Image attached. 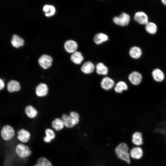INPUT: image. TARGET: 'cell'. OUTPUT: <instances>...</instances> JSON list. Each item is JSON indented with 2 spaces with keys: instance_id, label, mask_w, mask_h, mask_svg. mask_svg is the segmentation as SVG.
Wrapping results in <instances>:
<instances>
[{
  "instance_id": "cell-1",
  "label": "cell",
  "mask_w": 166,
  "mask_h": 166,
  "mask_svg": "<svg viewBox=\"0 0 166 166\" xmlns=\"http://www.w3.org/2000/svg\"><path fill=\"white\" fill-rule=\"evenodd\" d=\"M128 151V146L124 142L119 144L114 149L115 155L119 159L129 164L130 163V156Z\"/></svg>"
},
{
  "instance_id": "cell-2",
  "label": "cell",
  "mask_w": 166,
  "mask_h": 166,
  "mask_svg": "<svg viewBox=\"0 0 166 166\" xmlns=\"http://www.w3.org/2000/svg\"><path fill=\"white\" fill-rule=\"evenodd\" d=\"M17 154L22 158H25L29 156L31 153L29 147L22 144L17 145L15 148Z\"/></svg>"
},
{
  "instance_id": "cell-3",
  "label": "cell",
  "mask_w": 166,
  "mask_h": 166,
  "mask_svg": "<svg viewBox=\"0 0 166 166\" xmlns=\"http://www.w3.org/2000/svg\"><path fill=\"white\" fill-rule=\"evenodd\" d=\"M128 79L130 84L134 86H138L141 83L143 76L139 72L134 71L128 74Z\"/></svg>"
},
{
  "instance_id": "cell-4",
  "label": "cell",
  "mask_w": 166,
  "mask_h": 166,
  "mask_svg": "<svg viewBox=\"0 0 166 166\" xmlns=\"http://www.w3.org/2000/svg\"><path fill=\"white\" fill-rule=\"evenodd\" d=\"M15 132L13 128L10 126L6 125L4 126L1 131L2 138L4 140H9L14 136Z\"/></svg>"
},
{
  "instance_id": "cell-5",
  "label": "cell",
  "mask_w": 166,
  "mask_h": 166,
  "mask_svg": "<svg viewBox=\"0 0 166 166\" xmlns=\"http://www.w3.org/2000/svg\"><path fill=\"white\" fill-rule=\"evenodd\" d=\"M114 22L121 26L127 25L130 21L129 15L125 13H122L119 16H115L113 19Z\"/></svg>"
},
{
  "instance_id": "cell-6",
  "label": "cell",
  "mask_w": 166,
  "mask_h": 166,
  "mask_svg": "<svg viewBox=\"0 0 166 166\" xmlns=\"http://www.w3.org/2000/svg\"><path fill=\"white\" fill-rule=\"evenodd\" d=\"M152 76L153 80L157 82H163L165 79V75L160 69L156 68L153 69L152 72Z\"/></svg>"
},
{
  "instance_id": "cell-7",
  "label": "cell",
  "mask_w": 166,
  "mask_h": 166,
  "mask_svg": "<svg viewBox=\"0 0 166 166\" xmlns=\"http://www.w3.org/2000/svg\"><path fill=\"white\" fill-rule=\"evenodd\" d=\"M52 61V58L50 56L45 54L41 56L38 61L40 65L44 69H47L50 67Z\"/></svg>"
},
{
  "instance_id": "cell-8",
  "label": "cell",
  "mask_w": 166,
  "mask_h": 166,
  "mask_svg": "<svg viewBox=\"0 0 166 166\" xmlns=\"http://www.w3.org/2000/svg\"><path fill=\"white\" fill-rule=\"evenodd\" d=\"M133 18L135 21L140 24L146 25L148 22L147 15L142 11L136 12Z\"/></svg>"
},
{
  "instance_id": "cell-9",
  "label": "cell",
  "mask_w": 166,
  "mask_h": 166,
  "mask_svg": "<svg viewBox=\"0 0 166 166\" xmlns=\"http://www.w3.org/2000/svg\"><path fill=\"white\" fill-rule=\"evenodd\" d=\"M30 133L24 129H21L18 132L17 138L22 142H28L30 139Z\"/></svg>"
},
{
  "instance_id": "cell-10",
  "label": "cell",
  "mask_w": 166,
  "mask_h": 166,
  "mask_svg": "<svg viewBox=\"0 0 166 166\" xmlns=\"http://www.w3.org/2000/svg\"><path fill=\"white\" fill-rule=\"evenodd\" d=\"M114 81L111 78L106 77L103 78L101 81V86L104 89L108 90L111 89L114 86Z\"/></svg>"
},
{
  "instance_id": "cell-11",
  "label": "cell",
  "mask_w": 166,
  "mask_h": 166,
  "mask_svg": "<svg viewBox=\"0 0 166 166\" xmlns=\"http://www.w3.org/2000/svg\"><path fill=\"white\" fill-rule=\"evenodd\" d=\"M48 92V88L46 84L41 83L36 87V93L38 97H42L45 96Z\"/></svg>"
},
{
  "instance_id": "cell-12",
  "label": "cell",
  "mask_w": 166,
  "mask_h": 166,
  "mask_svg": "<svg viewBox=\"0 0 166 166\" xmlns=\"http://www.w3.org/2000/svg\"><path fill=\"white\" fill-rule=\"evenodd\" d=\"M65 50L69 53H73L76 51L77 48V44L75 41L69 40L65 42L64 45Z\"/></svg>"
},
{
  "instance_id": "cell-13",
  "label": "cell",
  "mask_w": 166,
  "mask_h": 166,
  "mask_svg": "<svg viewBox=\"0 0 166 166\" xmlns=\"http://www.w3.org/2000/svg\"><path fill=\"white\" fill-rule=\"evenodd\" d=\"M128 88V85L125 82L120 81L117 83L114 89L116 93H121L124 91H127Z\"/></svg>"
},
{
  "instance_id": "cell-14",
  "label": "cell",
  "mask_w": 166,
  "mask_h": 166,
  "mask_svg": "<svg viewBox=\"0 0 166 166\" xmlns=\"http://www.w3.org/2000/svg\"><path fill=\"white\" fill-rule=\"evenodd\" d=\"M130 156L132 158L139 159L142 156L143 152L142 149L139 147L132 148L130 151Z\"/></svg>"
},
{
  "instance_id": "cell-15",
  "label": "cell",
  "mask_w": 166,
  "mask_h": 166,
  "mask_svg": "<svg viewBox=\"0 0 166 166\" xmlns=\"http://www.w3.org/2000/svg\"><path fill=\"white\" fill-rule=\"evenodd\" d=\"M94 65L90 61L85 62L81 68V71L85 73L89 74L92 73L94 70Z\"/></svg>"
},
{
  "instance_id": "cell-16",
  "label": "cell",
  "mask_w": 166,
  "mask_h": 166,
  "mask_svg": "<svg viewBox=\"0 0 166 166\" xmlns=\"http://www.w3.org/2000/svg\"><path fill=\"white\" fill-rule=\"evenodd\" d=\"M20 89L19 83L17 81L12 80L9 81L7 85V89L10 92L18 91Z\"/></svg>"
},
{
  "instance_id": "cell-17",
  "label": "cell",
  "mask_w": 166,
  "mask_h": 166,
  "mask_svg": "<svg viewBox=\"0 0 166 166\" xmlns=\"http://www.w3.org/2000/svg\"><path fill=\"white\" fill-rule=\"evenodd\" d=\"M132 141L135 145H140L142 144L143 141L142 133L139 132H134L132 136Z\"/></svg>"
},
{
  "instance_id": "cell-18",
  "label": "cell",
  "mask_w": 166,
  "mask_h": 166,
  "mask_svg": "<svg viewBox=\"0 0 166 166\" xmlns=\"http://www.w3.org/2000/svg\"><path fill=\"white\" fill-rule=\"evenodd\" d=\"M11 43L14 47L18 48L24 45V42L23 39L20 37L15 34L13 36Z\"/></svg>"
},
{
  "instance_id": "cell-19",
  "label": "cell",
  "mask_w": 166,
  "mask_h": 166,
  "mask_svg": "<svg viewBox=\"0 0 166 166\" xmlns=\"http://www.w3.org/2000/svg\"><path fill=\"white\" fill-rule=\"evenodd\" d=\"M142 54L141 49L137 46H133L131 48L129 51L130 56L134 59L140 57Z\"/></svg>"
},
{
  "instance_id": "cell-20",
  "label": "cell",
  "mask_w": 166,
  "mask_h": 166,
  "mask_svg": "<svg viewBox=\"0 0 166 166\" xmlns=\"http://www.w3.org/2000/svg\"><path fill=\"white\" fill-rule=\"evenodd\" d=\"M70 59L74 63L79 64L83 61L84 57L81 52L75 51L72 54Z\"/></svg>"
},
{
  "instance_id": "cell-21",
  "label": "cell",
  "mask_w": 166,
  "mask_h": 166,
  "mask_svg": "<svg viewBox=\"0 0 166 166\" xmlns=\"http://www.w3.org/2000/svg\"><path fill=\"white\" fill-rule=\"evenodd\" d=\"M108 39V36L103 33H98L94 36L93 38L94 42L97 44L101 43L104 42L106 41Z\"/></svg>"
},
{
  "instance_id": "cell-22",
  "label": "cell",
  "mask_w": 166,
  "mask_h": 166,
  "mask_svg": "<svg viewBox=\"0 0 166 166\" xmlns=\"http://www.w3.org/2000/svg\"><path fill=\"white\" fill-rule=\"evenodd\" d=\"M52 126L57 131L61 130L65 126L62 120L59 118H56L52 121Z\"/></svg>"
},
{
  "instance_id": "cell-23",
  "label": "cell",
  "mask_w": 166,
  "mask_h": 166,
  "mask_svg": "<svg viewBox=\"0 0 166 166\" xmlns=\"http://www.w3.org/2000/svg\"><path fill=\"white\" fill-rule=\"evenodd\" d=\"M45 136L43 138L44 141L46 143H49L55 136L54 131L51 129L47 128L45 131Z\"/></svg>"
},
{
  "instance_id": "cell-24",
  "label": "cell",
  "mask_w": 166,
  "mask_h": 166,
  "mask_svg": "<svg viewBox=\"0 0 166 166\" xmlns=\"http://www.w3.org/2000/svg\"><path fill=\"white\" fill-rule=\"evenodd\" d=\"M61 119L64 123L65 126L66 128H71L74 126L70 116L63 114L62 116Z\"/></svg>"
},
{
  "instance_id": "cell-25",
  "label": "cell",
  "mask_w": 166,
  "mask_h": 166,
  "mask_svg": "<svg viewBox=\"0 0 166 166\" xmlns=\"http://www.w3.org/2000/svg\"><path fill=\"white\" fill-rule=\"evenodd\" d=\"M96 72L99 74L106 75L108 72V68L102 63H98L96 66Z\"/></svg>"
},
{
  "instance_id": "cell-26",
  "label": "cell",
  "mask_w": 166,
  "mask_h": 166,
  "mask_svg": "<svg viewBox=\"0 0 166 166\" xmlns=\"http://www.w3.org/2000/svg\"><path fill=\"white\" fill-rule=\"evenodd\" d=\"M25 112L27 116L30 118L35 117L38 114L36 109L31 105H28L26 107Z\"/></svg>"
},
{
  "instance_id": "cell-27",
  "label": "cell",
  "mask_w": 166,
  "mask_h": 166,
  "mask_svg": "<svg viewBox=\"0 0 166 166\" xmlns=\"http://www.w3.org/2000/svg\"><path fill=\"white\" fill-rule=\"evenodd\" d=\"M155 132L163 134L166 138V120L158 124Z\"/></svg>"
},
{
  "instance_id": "cell-28",
  "label": "cell",
  "mask_w": 166,
  "mask_h": 166,
  "mask_svg": "<svg viewBox=\"0 0 166 166\" xmlns=\"http://www.w3.org/2000/svg\"><path fill=\"white\" fill-rule=\"evenodd\" d=\"M43 10L45 13V15L47 17H50L53 15L55 12V7L53 6L45 5L43 8Z\"/></svg>"
},
{
  "instance_id": "cell-29",
  "label": "cell",
  "mask_w": 166,
  "mask_h": 166,
  "mask_svg": "<svg viewBox=\"0 0 166 166\" xmlns=\"http://www.w3.org/2000/svg\"><path fill=\"white\" fill-rule=\"evenodd\" d=\"M145 29L148 33L154 34L157 31V26L155 23L152 22H149L145 25Z\"/></svg>"
},
{
  "instance_id": "cell-30",
  "label": "cell",
  "mask_w": 166,
  "mask_h": 166,
  "mask_svg": "<svg viewBox=\"0 0 166 166\" xmlns=\"http://www.w3.org/2000/svg\"><path fill=\"white\" fill-rule=\"evenodd\" d=\"M34 166H53L51 162L45 157H41L37 161V164Z\"/></svg>"
},
{
  "instance_id": "cell-31",
  "label": "cell",
  "mask_w": 166,
  "mask_h": 166,
  "mask_svg": "<svg viewBox=\"0 0 166 166\" xmlns=\"http://www.w3.org/2000/svg\"><path fill=\"white\" fill-rule=\"evenodd\" d=\"M69 116L71 117L73 124L74 126L78 124L79 122V115L77 112L73 111L70 113Z\"/></svg>"
},
{
  "instance_id": "cell-32",
  "label": "cell",
  "mask_w": 166,
  "mask_h": 166,
  "mask_svg": "<svg viewBox=\"0 0 166 166\" xmlns=\"http://www.w3.org/2000/svg\"><path fill=\"white\" fill-rule=\"evenodd\" d=\"M0 90H1L4 88L5 84L4 82L1 79H0Z\"/></svg>"
},
{
  "instance_id": "cell-33",
  "label": "cell",
  "mask_w": 166,
  "mask_h": 166,
  "mask_svg": "<svg viewBox=\"0 0 166 166\" xmlns=\"http://www.w3.org/2000/svg\"><path fill=\"white\" fill-rule=\"evenodd\" d=\"M161 1L164 4L166 5V0H162Z\"/></svg>"
}]
</instances>
